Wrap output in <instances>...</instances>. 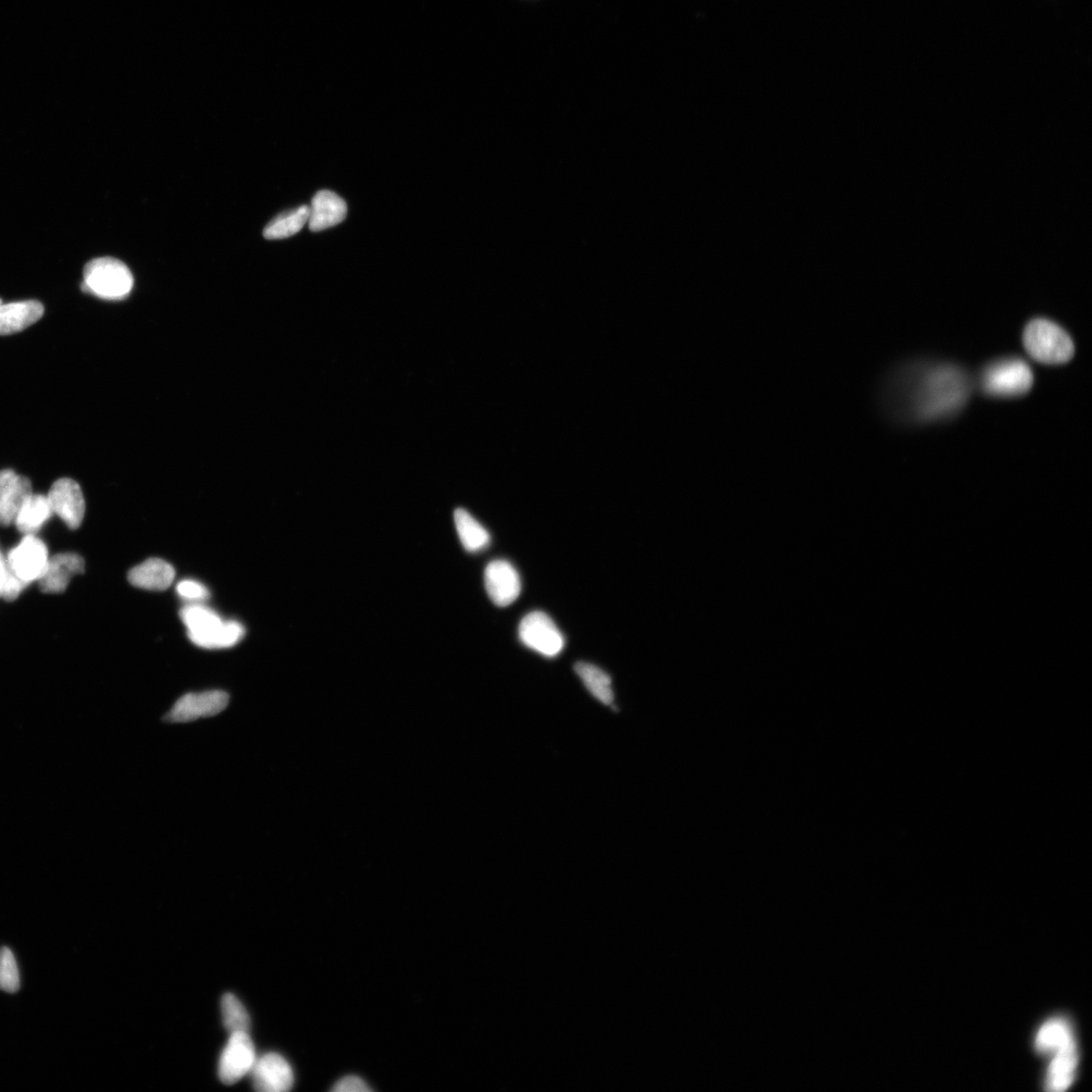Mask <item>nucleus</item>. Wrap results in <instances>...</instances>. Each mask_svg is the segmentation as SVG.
<instances>
[{
    "label": "nucleus",
    "mask_w": 1092,
    "mask_h": 1092,
    "mask_svg": "<svg viewBox=\"0 0 1092 1092\" xmlns=\"http://www.w3.org/2000/svg\"><path fill=\"white\" fill-rule=\"evenodd\" d=\"M180 616L188 629L189 639L203 649L232 648L238 644L246 634L240 623L235 620L225 622L216 611L201 604L183 607Z\"/></svg>",
    "instance_id": "1"
},
{
    "label": "nucleus",
    "mask_w": 1092,
    "mask_h": 1092,
    "mask_svg": "<svg viewBox=\"0 0 1092 1092\" xmlns=\"http://www.w3.org/2000/svg\"><path fill=\"white\" fill-rule=\"evenodd\" d=\"M967 392L961 372L949 367L936 369L928 374L918 391L917 402L925 417H937L960 406Z\"/></svg>",
    "instance_id": "2"
},
{
    "label": "nucleus",
    "mask_w": 1092,
    "mask_h": 1092,
    "mask_svg": "<svg viewBox=\"0 0 1092 1092\" xmlns=\"http://www.w3.org/2000/svg\"><path fill=\"white\" fill-rule=\"evenodd\" d=\"M134 285V278L129 267L113 257L93 259L83 269L81 289L108 301L122 300L127 297Z\"/></svg>",
    "instance_id": "3"
},
{
    "label": "nucleus",
    "mask_w": 1092,
    "mask_h": 1092,
    "mask_svg": "<svg viewBox=\"0 0 1092 1092\" xmlns=\"http://www.w3.org/2000/svg\"><path fill=\"white\" fill-rule=\"evenodd\" d=\"M1027 352L1035 361L1044 365H1063L1074 355V344L1070 335L1050 321L1037 319L1029 323L1024 332Z\"/></svg>",
    "instance_id": "4"
},
{
    "label": "nucleus",
    "mask_w": 1092,
    "mask_h": 1092,
    "mask_svg": "<svg viewBox=\"0 0 1092 1092\" xmlns=\"http://www.w3.org/2000/svg\"><path fill=\"white\" fill-rule=\"evenodd\" d=\"M1031 368L1022 359H1005L986 368L984 390L996 396H1020L1033 386Z\"/></svg>",
    "instance_id": "5"
},
{
    "label": "nucleus",
    "mask_w": 1092,
    "mask_h": 1092,
    "mask_svg": "<svg viewBox=\"0 0 1092 1092\" xmlns=\"http://www.w3.org/2000/svg\"><path fill=\"white\" fill-rule=\"evenodd\" d=\"M519 638L527 648L545 656H555L565 647V639L553 620L543 612L526 615L519 626Z\"/></svg>",
    "instance_id": "6"
},
{
    "label": "nucleus",
    "mask_w": 1092,
    "mask_h": 1092,
    "mask_svg": "<svg viewBox=\"0 0 1092 1092\" xmlns=\"http://www.w3.org/2000/svg\"><path fill=\"white\" fill-rule=\"evenodd\" d=\"M256 1052L250 1033L231 1034L219 1061V1077L227 1085L238 1083L251 1073L256 1061Z\"/></svg>",
    "instance_id": "7"
},
{
    "label": "nucleus",
    "mask_w": 1092,
    "mask_h": 1092,
    "mask_svg": "<svg viewBox=\"0 0 1092 1092\" xmlns=\"http://www.w3.org/2000/svg\"><path fill=\"white\" fill-rule=\"evenodd\" d=\"M229 700V694L221 690L189 693L177 701L166 721L185 724L198 718L213 717L227 709Z\"/></svg>",
    "instance_id": "8"
},
{
    "label": "nucleus",
    "mask_w": 1092,
    "mask_h": 1092,
    "mask_svg": "<svg viewBox=\"0 0 1092 1092\" xmlns=\"http://www.w3.org/2000/svg\"><path fill=\"white\" fill-rule=\"evenodd\" d=\"M7 562L12 572L30 585L45 572L49 562L47 546L34 535H28L8 553Z\"/></svg>",
    "instance_id": "9"
},
{
    "label": "nucleus",
    "mask_w": 1092,
    "mask_h": 1092,
    "mask_svg": "<svg viewBox=\"0 0 1092 1092\" xmlns=\"http://www.w3.org/2000/svg\"><path fill=\"white\" fill-rule=\"evenodd\" d=\"M53 513L70 529H78L84 518L85 501L80 486L71 479H60L53 483L47 496Z\"/></svg>",
    "instance_id": "10"
},
{
    "label": "nucleus",
    "mask_w": 1092,
    "mask_h": 1092,
    "mask_svg": "<svg viewBox=\"0 0 1092 1092\" xmlns=\"http://www.w3.org/2000/svg\"><path fill=\"white\" fill-rule=\"evenodd\" d=\"M251 1073L257 1091L284 1092L294 1085L292 1067L278 1053H268L256 1059Z\"/></svg>",
    "instance_id": "11"
},
{
    "label": "nucleus",
    "mask_w": 1092,
    "mask_h": 1092,
    "mask_svg": "<svg viewBox=\"0 0 1092 1092\" xmlns=\"http://www.w3.org/2000/svg\"><path fill=\"white\" fill-rule=\"evenodd\" d=\"M485 585L489 597L496 605L512 604L521 592V581L515 568L506 561L490 563L485 570Z\"/></svg>",
    "instance_id": "12"
},
{
    "label": "nucleus",
    "mask_w": 1092,
    "mask_h": 1092,
    "mask_svg": "<svg viewBox=\"0 0 1092 1092\" xmlns=\"http://www.w3.org/2000/svg\"><path fill=\"white\" fill-rule=\"evenodd\" d=\"M85 563L77 553H60L50 558L44 574L38 580L44 593L65 592L73 576L84 573Z\"/></svg>",
    "instance_id": "13"
},
{
    "label": "nucleus",
    "mask_w": 1092,
    "mask_h": 1092,
    "mask_svg": "<svg viewBox=\"0 0 1092 1092\" xmlns=\"http://www.w3.org/2000/svg\"><path fill=\"white\" fill-rule=\"evenodd\" d=\"M346 216L347 206L343 198L333 192L321 191L315 194L309 206V230L320 232L337 226Z\"/></svg>",
    "instance_id": "14"
},
{
    "label": "nucleus",
    "mask_w": 1092,
    "mask_h": 1092,
    "mask_svg": "<svg viewBox=\"0 0 1092 1092\" xmlns=\"http://www.w3.org/2000/svg\"><path fill=\"white\" fill-rule=\"evenodd\" d=\"M1053 1055L1047 1075V1089L1061 1092L1069 1089L1074 1082L1078 1063L1075 1038L1061 1046Z\"/></svg>",
    "instance_id": "15"
},
{
    "label": "nucleus",
    "mask_w": 1092,
    "mask_h": 1092,
    "mask_svg": "<svg viewBox=\"0 0 1092 1092\" xmlns=\"http://www.w3.org/2000/svg\"><path fill=\"white\" fill-rule=\"evenodd\" d=\"M175 578V568L161 558H149L133 568L128 575L133 586L151 591L167 590Z\"/></svg>",
    "instance_id": "16"
},
{
    "label": "nucleus",
    "mask_w": 1092,
    "mask_h": 1092,
    "mask_svg": "<svg viewBox=\"0 0 1092 1092\" xmlns=\"http://www.w3.org/2000/svg\"><path fill=\"white\" fill-rule=\"evenodd\" d=\"M44 312V306L34 300L0 304V337L31 327L43 317Z\"/></svg>",
    "instance_id": "17"
},
{
    "label": "nucleus",
    "mask_w": 1092,
    "mask_h": 1092,
    "mask_svg": "<svg viewBox=\"0 0 1092 1092\" xmlns=\"http://www.w3.org/2000/svg\"><path fill=\"white\" fill-rule=\"evenodd\" d=\"M454 523L459 539L467 552L478 553L490 544L489 532L465 509H456Z\"/></svg>",
    "instance_id": "18"
},
{
    "label": "nucleus",
    "mask_w": 1092,
    "mask_h": 1092,
    "mask_svg": "<svg viewBox=\"0 0 1092 1092\" xmlns=\"http://www.w3.org/2000/svg\"><path fill=\"white\" fill-rule=\"evenodd\" d=\"M52 514L47 496L33 494L22 507L15 524L23 535H35Z\"/></svg>",
    "instance_id": "19"
},
{
    "label": "nucleus",
    "mask_w": 1092,
    "mask_h": 1092,
    "mask_svg": "<svg viewBox=\"0 0 1092 1092\" xmlns=\"http://www.w3.org/2000/svg\"><path fill=\"white\" fill-rule=\"evenodd\" d=\"M309 213V207L305 205L280 214L265 228V238L280 240L292 237L307 224Z\"/></svg>",
    "instance_id": "20"
},
{
    "label": "nucleus",
    "mask_w": 1092,
    "mask_h": 1092,
    "mask_svg": "<svg viewBox=\"0 0 1092 1092\" xmlns=\"http://www.w3.org/2000/svg\"><path fill=\"white\" fill-rule=\"evenodd\" d=\"M575 671L596 699L605 705H611L614 701L611 678L597 666L589 663H578Z\"/></svg>",
    "instance_id": "21"
},
{
    "label": "nucleus",
    "mask_w": 1092,
    "mask_h": 1092,
    "mask_svg": "<svg viewBox=\"0 0 1092 1092\" xmlns=\"http://www.w3.org/2000/svg\"><path fill=\"white\" fill-rule=\"evenodd\" d=\"M32 495L31 481L26 477L18 476L0 502V525L8 526L14 524L22 507Z\"/></svg>",
    "instance_id": "22"
},
{
    "label": "nucleus",
    "mask_w": 1092,
    "mask_h": 1092,
    "mask_svg": "<svg viewBox=\"0 0 1092 1092\" xmlns=\"http://www.w3.org/2000/svg\"><path fill=\"white\" fill-rule=\"evenodd\" d=\"M1072 1038L1074 1035L1069 1023L1062 1019H1053L1039 1029L1036 1049L1042 1054L1052 1055Z\"/></svg>",
    "instance_id": "23"
},
{
    "label": "nucleus",
    "mask_w": 1092,
    "mask_h": 1092,
    "mask_svg": "<svg viewBox=\"0 0 1092 1092\" xmlns=\"http://www.w3.org/2000/svg\"><path fill=\"white\" fill-rule=\"evenodd\" d=\"M221 1010L223 1024L230 1034L250 1033L251 1021L242 1002L232 994L222 998Z\"/></svg>",
    "instance_id": "24"
},
{
    "label": "nucleus",
    "mask_w": 1092,
    "mask_h": 1092,
    "mask_svg": "<svg viewBox=\"0 0 1092 1092\" xmlns=\"http://www.w3.org/2000/svg\"><path fill=\"white\" fill-rule=\"evenodd\" d=\"M21 987V977L14 953L7 948L0 949V989L15 994Z\"/></svg>",
    "instance_id": "25"
},
{
    "label": "nucleus",
    "mask_w": 1092,
    "mask_h": 1092,
    "mask_svg": "<svg viewBox=\"0 0 1092 1092\" xmlns=\"http://www.w3.org/2000/svg\"><path fill=\"white\" fill-rule=\"evenodd\" d=\"M177 592L184 600L201 602L209 598V590L202 582L194 580H183L177 587Z\"/></svg>",
    "instance_id": "26"
},
{
    "label": "nucleus",
    "mask_w": 1092,
    "mask_h": 1092,
    "mask_svg": "<svg viewBox=\"0 0 1092 1092\" xmlns=\"http://www.w3.org/2000/svg\"><path fill=\"white\" fill-rule=\"evenodd\" d=\"M332 1090L337 1092H367L371 1091V1088L363 1078L351 1075L340 1079Z\"/></svg>",
    "instance_id": "27"
},
{
    "label": "nucleus",
    "mask_w": 1092,
    "mask_h": 1092,
    "mask_svg": "<svg viewBox=\"0 0 1092 1092\" xmlns=\"http://www.w3.org/2000/svg\"><path fill=\"white\" fill-rule=\"evenodd\" d=\"M29 584L20 579L9 568V574L5 585L3 598L8 602L16 600L22 591Z\"/></svg>",
    "instance_id": "28"
},
{
    "label": "nucleus",
    "mask_w": 1092,
    "mask_h": 1092,
    "mask_svg": "<svg viewBox=\"0 0 1092 1092\" xmlns=\"http://www.w3.org/2000/svg\"><path fill=\"white\" fill-rule=\"evenodd\" d=\"M18 475L12 469H4L0 471V502L4 499L6 494L12 486V483L17 480Z\"/></svg>",
    "instance_id": "29"
},
{
    "label": "nucleus",
    "mask_w": 1092,
    "mask_h": 1092,
    "mask_svg": "<svg viewBox=\"0 0 1092 1092\" xmlns=\"http://www.w3.org/2000/svg\"><path fill=\"white\" fill-rule=\"evenodd\" d=\"M9 567L4 555L0 553V597H3L5 585L8 577Z\"/></svg>",
    "instance_id": "30"
},
{
    "label": "nucleus",
    "mask_w": 1092,
    "mask_h": 1092,
    "mask_svg": "<svg viewBox=\"0 0 1092 1092\" xmlns=\"http://www.w3.org/2000/svg\"><path fill=\"white\" fill-rule=\"evenodd\" d=\"M2 303H3L2 300H0V304H2Z\"/></svg>",
    "instance_id": "31"
}]
</instances>
